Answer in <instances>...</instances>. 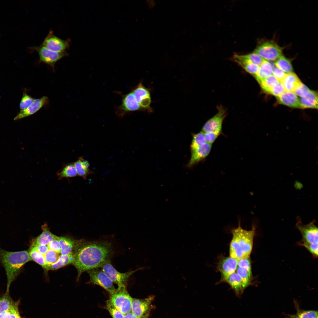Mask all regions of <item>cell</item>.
Listing matches in <instances>:
<instances>
[{"label":"cell","instance_id":"obj_14","mask_svg":"<svg viewBox=\"0 0 318 318\" xmlns=\"http://www.w3.org/2000/svg\"><path fill=\"white\" fill-rule=\"evenodd\" d=\"M153 295L144 299L133 298L132 306V312L137 317L149 314L153 308L152 302L154 299Z\"/></svg>","mask_w":318,"mask_h":318},{"label":"cell","instance_id":"obj_24","mask_svg":"<svg viewBox=\"0 0 318 318\" xmlns=\"http://www.w3.org/2000/svg\"><path fill=\"white\" fill-rule=\"evenodd\" d=\"M299 100L301 108H318V94L315 91L311 90L307 96L300 97Z\"/></svg>","mask_w":318,"mask_h":318},{"label":"cell","instance_id":"obj_6","mask_svg":"<svg viewBox=\"0 0 318 318\" xmlns=\"http://www.w3.org/2000/svg\"><path fill=\"white\" fill-rule=\"evenodd\" d=\"M90 276V280L87 284L100 286L110 294H113L116 289L113 283L107 275L100 268L94 269L87 271Z\"/></svg>","mask_w":318,"mask_h":318},{"label":"cell","instance_id":"obj_2","mask_svg":"<svg viewBox=\"0 0 318 318\" xmlns=\"http://www.w3.org/2000/svg\"><path fill=\"white\" fill-rule=\"evenodd\" d=\"M32 261L27 251H9L0 247V264L5 269L7 278L6 290L9 291L11 283L18 276L24 265Z\"/></svg>","mask_w":318,"mask_h":318},{"label":"cell","instance_id":"obj_7","mask_svg":"<svg viewBox=\"0 0 318 318\" xmlns=\"http://www.w3.org/2000/svg\"><path fill=\"white\" fill-rule=\"evenodd\" d=\"M100 268L113 283L117 285L118 287L126 286L127 281L130 276L140 269H139L124 273H121L114 268L111 261L105 263Z\"/></svg>","mask_w":318,"mask_h":318},{"label":"cell","instance_id":"obj_41","mask_svg":"<svg viewBox=\"0 0 318 318\" xmlns=\"http://www.w3.org/2000/svg\"><path fill=\"white\" fill-rule=\"evenodd\" d=\"M310 90L307 87L302 83L293 92L300 97H305L309 94Z\"/></svg>","mask_w":318,"mask_h":318},{"label":"cell","instance_id":"obj_47","mask_svg":"<svg viewBox=\"0 0 318 318\" xmlns=\"http://www.w3.org/2000/svg\"><path fill=\"white\" fill-rule=\"evenodd\" d=\"M29 248L34 249L44 255L49 250L47 245H41L36 246L30 245Z\"/></svg>","mask_w":318,"mask_h":318},{"label":"cell","instance_id":"obj_50","mask_svg":"<svg viewBox=\"0 0 318 318\" xmlns=\"http://www.w3.org/2000/svg\"><path fill=\"white\" fill-rule=\"evenodd\" d=\"M149 316V314H148L141 317H137L136 318H148Z\"/></svg>","mask_w":318,"mask_h":318},{"label":"cell","instance_id":"obj_17","mask_svg":"<svg viewBox=\"0 0 318 318\" xmlns=\"http://www.w3.org/2000/svg\"><path fill=\"white\" fill-rule=\"evenodd\" d=\"M237 259L230 256L223 259L219 263L218 269L221 272L222 279L235 272L238 266Z\"/></svg>","mask_w":318,"mask_h":318},{"label":"cell","instance_id":"obj_16","mask_svg":"<svg viewBox=\"0 0 318 318\" xmlns=\"http://www.w3.org/2000/svg\"><path fill=\"white\" fill-rule=\"evenodd\" d=\"M212 145L206 142L191 151V157L187 165L191 167L206 158L209 154Z\"/></svg>","mask_w":318,"mask_h":318},{"label":"cell","instance_id":"obj_34","mask_svg":"<svg viewBox=\"0 0 318 318\" xmlns=\"http://www.w3.org/2000/svg\"><path fill=\"white\" fill-rule=\"evenodd\" d=\"M290 318H318L317 311L303 310L297 308V313L290 316Z\"/></svg>","mask_w":318,"mask_h":318},{"label":"cell","instance_id":"obj_27","mask_svg":"<svg viewBox=\"0 0 318 318\" xmlns=\"http://www.w3.org/2000/svg\"><path fill=\"white\" fill-rule=\"evenodd\" d=\"M274 67L268 61L265 60L260 66L259 71L254 77L257 81L266 78L272 75Z\"/></svg>","mask_w":318,"mask_h":318},{"label":"cell","instance_id":"obj_40","mask_svg":"<svg viewBox=\"0 0 318 318\" xmlns=\"http://www.w3.org/2000/svg\"><path fill=\"white\" fill-rule=\"evenodd\" d=\"M34 100L33 98L26 93H24L19 104L21 110H24L32 104Z\"/></svg>","mask_w":318,"mask_h":318},{"label":"cell","instance_id":"obj_32","mask_svg":"<svg viewBox=\"0 0 318 318\" xmlns=\"http://www.w3.org/2000/svg\"><path fill=\"white\" fill-rule=\"evenodd\" d=\"M258 82L263 90L265 92L274 87L279 82L273 75H271L258 81Z\"/></svg>","mask_w":318,"mask_h":318},{"label":"cell","instance_id":"obj_20","mask_svg":"<svg viewBox=\"0 0 318 318\" xmlns=\"http://www.w3.org/2000/svg\"><path fill=\"white\" fill-rule=\"evenodd\" d=\"M222 281L227 283L230 286L238 297L241 295L245 289L241 278L236 272L222 279Z\"/></svg>","mask_w":318,"mask_h":318},{"label":"cell","instance_id":"obj_23","mask_svg":"<svg viewBox=\"0 0 318 318\" xmlns=\"http://www.w3.org/2000/svg\"><path fill=\"white\" fill-rule=\"evenodd\" d=\"M74 261V255L73 252L67 254H61L57 262L47 266L45 269L47 271L56 270L69 264H73Z\"/></svg>","mask_w":318,"mask_h":318},{"label":"cell","instance_id":"obj_11","mask_svg":"<svg viewBox=\"0 0 318 318\" xmlns=\"http://www.w3.org/2000/svg\"><path fill=\"white\" fill-rule=\"evenodd\" d=\"M71 40L62 39L55 36L50 31L44 39L42 45L48 49L57 52H63L69 47Z\"/></svg>","mask_w":318,"mask_h":318},{"label":"cell","instance_id":"obj_15","mask_svg":"<svg viewBox=\"0 0 318 318\" xmlns=\"http://www.w3.org/2000/svg\"><path fill=\"white\" fill-rule=\"evenodd\" d=\"M48 102V98L46 96H43L40 98L34 99L29 107L25 109L21 110L14 118V120H18L34 114Z\"/></svg>","mask_w":318,"mask_h":318},{"label":"cell","instance_id":"obj_42","mask_svg":"<svg viewBox=\"0 0 318 318\" xmlns=\"http://www.w3.org/2000/svg\"><path fill=\"white\" fill-rule=\"evenodd\" d=\"M203 133L206 142L211 145L221 133L216 132H209Z\"/></svg>","mask_w":318,"mask_h":318},{"label":"cell","instance_id":"obj_3","mask_svg":"<svg viewBox=\"0 0 318 318\" xmlns=\"http://www.w3.org/2000/svg\"><path fill=\"white\" fill-rule=\"evenodd\" d=\"M240 222L238 227L231 230L232 234L229 249L230 256L237 260L249 258L251 252L255 228L250 230L243 228Z\"/></svg>","mask_w":318,"mask_h":318},{"label":"cell","instance_id":"obj_35","mask_svg":"<svg viewBox=\"0 0 318 318\" xmlns=\"http://www.w3.org/2000/svg\"><path fill=\"white\" fill-rule=\"evenodd\" d=\"M206 143L204 133L202 132L194 134L191 145V152Z\"/></svg>","mask_w":318,"mask_h":318},{"label":"cell","instance_id":"obj_8","mask_svg":"<svg viewBox=\"0 0 318 318\" xmlns=\"http://www.w3.org/2000/svg\"><path fill=\"white\" fill-rule=\"evenodd\" d=\"M312 221L308 224H303L300 220L296 226L302 234V239L301 244L305 245L318 244V228Z\"/></svg>","mask_w":318,"mask_h":318},{"label":"cell","instance_id":"obj_39","mask_svg":"<svg viewBox=\"0 0 318 318\" xmlns=\"http://www.w3.org/2000/svg\"><path fill=\"white\" fill-rule=\"evenodd\" d=\"M238 65L254 77L257 74L259 67V66L251 64H241Z\"/></svg>","mask_w":318,"mask_h":318},{"label":"cell","instance_id":"obj_5","mask_svg":"<svg viewBox=\"0 0 318 318\" xmlns=\"http://www.w3.org/2000/svg\"><path fill=\"white\" fill-rule=\"evenodd\" d=\"M254 52L267 61H276L282 55V48L275 42L271 41L261 43Z\"/></svg>","mask_w":318,"mask_h":318},{"label":"cell","instance_id":"obj_10","mask_svg":"<svg viewBox=\"0 0 318 318\" xmlns=\"http://www.w3.org/2000/svg\"><path fill=\"white\" fill-rule=\"evenodd\" d=\"M218 112L205 123L202 128L203 133L216 132L221 133L223 121L226 116L227 111L223 106L217 107Z\"/></svg>","mask_w":318,"mask_h":318},{"label":"cell","instance_id":"obj_38","mask_svg":"<svg viewBox=\"0 0 318 318\" xmlns=\"http://www.w3.org/2000/svg\"><path fill=\"white\" fill-rule=\"evenodd\" d=\"M285 91L282 84L279 82L274 87L268 89L265 92L267 93L277 97L282 95Z\"/></svg>","mask_w":318,"mask_h":318},{"label":"cell","instance_id":"obj_25","mask_svg":"<svg viewBox=\"0 0 318 318\" xmlns=\"http://www.w3.org/2000/svg\"><path fill=\"white\" fill-rule=\"evenodd\" d=\"M73 163L77 175L84 179H86L87 176L92 173L90 169L89 162L82 157L79 158Z\"/></svg>","mask_w":318,"mask_h":318},{"label":"cell","instance_id":"obj_29","mask_svg":"<svg viewBox=\"0 0 318 318\" xmlns=\"http://www.w3.org/2000/svg\"><path fill=\"white\" fill-rule=\"evenodd\" d=\"M236 271L241 278L244 288L245 289L251 283L252 280L251 270L238 266Z\"/></svg>","mask_w":318,"mask_h":318},{"label":"cell","instance_id":"obj_33","mask_svg":"<svg viewBox=\"0 0 318 318\" xmlns=\"http://www.w3.org/2000/svg\"><path fill=\"white\" fill-rule=\"evenodd\" d=\"M28 252L32 259L40 265L43 269L46 267L44 255L33 249L29 248Z\"/></svg>","mask_w":318,"mask_h":318},{"label":"cell","instance_id":"obj_12","mask_svg":"<svg viewBox=\"0 0 318 318\" xmlns=\"http://www.w3.org/2000/svg\"><path fill=\"white\" fill-rule=\"evenodd\" d=\"M38 53L39 61L47 64L54 69L56 62L64 57L68 56L67 52H57L49 50L42 44L34 47Z\"/></svg>","mask_w":318,"mask_h":318},{"label":"cell","instance_id":"obj_13","mask_svg":"<svg viewBox=\"0 0 318 318\" xmlns=\"http://www.w3.org/2000/svg\"><path fill=\"white\" fill-rule=\"evenodd\" d=\"M137 102L142 110L151 112V98L148 89L145 87L142 82L131 90Z\"/></svg>","mask_w":318,"mask_h":318},{"label":"cell","instance_id":"obj_4","mask_svg":"<svg viewBox=\"0 0 318 318\" xmlns=\"http://www.w3.org/2000/svg\"><path fill=\"white\" fill-rule=\"evenodd\" d=\"M133 298L128 292L126 286L118 287L110 294L109 302L124 315L131 312Z\"/></svg>","mask_w":318,"mask_h":318},{"label":"cell","instance_id":"obj_44","mask_svg":"<svg viewBox=\"0 0 318 318\" xmlns=\"http://www.w3.org/2000/svg\"><path fill=\"white\" fill-rule=\"evenodd\" d=\"M286 74L276 67L273 68L272 75L280 82L283 80Z\"/></svg>","mask_w":318,"mask_h":318},{"label":"cell","instance_id":"obj_31","mask_svg":"<svg viewBox=\"0 0 318 318\" xmlns=\"http://www.w3.org/2000/svg\"><path fill=\"white\" fill-rule=\"evenodd\" d=\"M11 298L9 291H6L0 298V313L9 310L15 303Z\"/></svg>","mask_w":318,"mask_h":318},{"label":"cell","instance_id":"obj_18","mask_svg":"<svg viewBox=\"0 0 318 318\" xmlns=\"http://www.w3.org/2000/svg\"><path fill=\"white\" fill-rule=\"evenodd\" d=\"M42 232L38 236L32 240L30 242V246L47 245L58 237V236L54 235L49 231L46 224L43 225L42 226Z\"/></svg>","mask_w":318,"mask_h":318},{"label":"cell","instance_id":"obj_1","mask_svg":"<svg viewBox=\"0 0 318 318\" xmlns=\"http://www.w3.org/2000/svg\"><path fill=\"white\" fill-rule=\"evenodd\" d=\"M114 252L112 245L108 241L77 240L73 264L77 271V280L83 272L100 268L105 263L111 261Z\"/></svg>","mask_w":318,"mask_h":318},{"label":"cell","instance_id":"obj_28","mask_svg":"<svg viewBox=\"0 0 318 318\" xmlns=\"http://www.w3.org/2000/svg\"><path fill=\"white\" fill-rule=\"evenodd\" d=\"M59 179L71 178L77 176V173L73 163L67 164L57 173Z\"/></svg>","mask_w":318,"mask_h":318},{"label":"cell","instance_id":"obj_43","mask_svg":"<svg viewBox=\"0 0 318 318\" xmlns=\"http://www.w3.org/2000/svg\"><path fill=\"white\" fill-rule=\"evenodd\" d=\"M59 237L53 240L47 245L49 249L59 253H61V249L59 241Z\"/></svg>","mask_w":318,"mask_h":318},{"label":"cell","instance_id":"obj_30","mask_svg":"<svg viewBox=\"0 0 318 318\" xmlns=\"http://www.w3.org/2000/svg\"><path fill=\"white\" fill-rule=\"evenodd\" d=\"M274 64L276 67L286 73L292 72L293 69L290 62L283 55L275 61Z\"/></svg>","mask_w":318,"mask_h":318},{"label":"cell","instance_id":"obj_26","mask_svg":"<svg viewBox=\"0 0 318 318\" xmlns=\"http://www.w3.org/2000/svg\"><path fill=\"white\" fill-rule=\"evenodd\" d=\"M61 254H67L74 252L77 240L68 237H59Z\"/></svg>","mask_w":318,"mask_h":318},{"label":"cell","instance_id":"obj_36","mask_svg":"<svg viewBox=\"0 0 318 318\" xmlns=\"http://www.w3.org/2000/svg\"><path fill=\"white\" fill-rule=\"evenodd\" d=\"M59 253L58 252L49 249L44 255L46 266L57 262L59 258Z\"/></svg>","mask_w":318,"mask_h":318},{"label":"cell","instance_id":"obj_46","mask_svg":"<svg viewBox=\"0 0 318 318\" xmlns=\"http://www.w3.org/2000/svg\"><path fill=\"white\" fill-rule=\"evenodd\" d=\"M19 302H16L15 304L10 308V318H21L18 309Z\"/></svg>","mask_w":318,"mask_h":318},{"label":"cell","instance_id":"obj_45","mask_svg":"<svg viewBox=\"0 0 318 318\" xmlns=\"http://www.w3.org/2000/svg\"><path fill=\"white\" fill-rule=\"evenodd\" d=\"M238 266L247 269L251 270L250 257L244 258L238 260Z\"/></svg>","mask_w":318,"mask_h":318},{"label":"cell","instance_id":"obj_48","mask_svg":"<svg viewBox=\"0 0 318 318\" xmlns=\"http://www.w3.org/2000/svg\"><path fill=\"white\" fill-rule=\"evenodd\" d=\"M10 309L0 313V318H10Z\"/></svg>","mask_w":318,"mask_h":318},{"label":"cell","instance_id":"obj_22","mask_svg":"<svg viewBox=\"0 0 318 318\" xmlns=\"http://www.w3.org/2000/svg\"><path fill=\"white\" fill-rule=\"evenodd\" d=\"M276 97L280 104L292 108H301L299 98L293 92L285 91Z\"/></svg>","mask_w":318,"mask_h":318},{"label":"cell","instance_id":"obj_21","mask_svg":"<svg viewBox=\"0 0 318 318\" xmlns=\"http://www.w3.org/2000/svg\"><path fill=\"white\" fill-rule=\"evenodd\" d=\"M281 83L286 91L294 92L302 84L300 80L295 73H286Z\"/></svg>","mask_w":318,"mask_h":318},{"label":"cell","instance_id":"obj_9","mask_svg":"<svg viewBox=\"0 0 318 318\" xmlns=\"http://www.w3.org/2000/svg\"><path fill=\"white\" fill-rule=\"evenodd\" d=\"M121 96V104L115 109V113L118 116L121 118L127 113L142 110L131 91Z\"/></svg>","mask_w":318,"mask_h":318},{"label":"cell","instance_id":"obj_37","mask_svg":"<svg viewBox=\"0 0 318 318\" xmlns=\"http://www.w3.org/2000/svg\"><path fill=\"white\" fill-rule=\"evenodd\" d=\"M106 308L108 311L112 318H124L125 315L109 301H107Z\"/></svg>","mask_w":318,"mask_h":318},{"label":"cell","instance_id":"obj_19","mask_svg":"<svg viewBox=\"0 0 318 318\" xmlns=\"http://www.w3.org/2000/svg\"><path fill=\"white\" fill-rule=\"evenodd\" d=\"M233 59L238 64H251L259 66L266 60L254 52L245 55H234Z\"/></svg>","mask_w":318,"mask_h":318},{"label":"cell","instance_id":"obj_49","mask_svg":"<svg viewBox=\"0 0 318 318\" xmlns=\"http://www.w3.org/2000/svg\"><path fill=\"white\" fill-rule=\"evenodd\" d=\"M136 317L131 312L125 314L124 318H136Z\"/></svg>","mask_w":318,"mask_h":318}]
</instances>
